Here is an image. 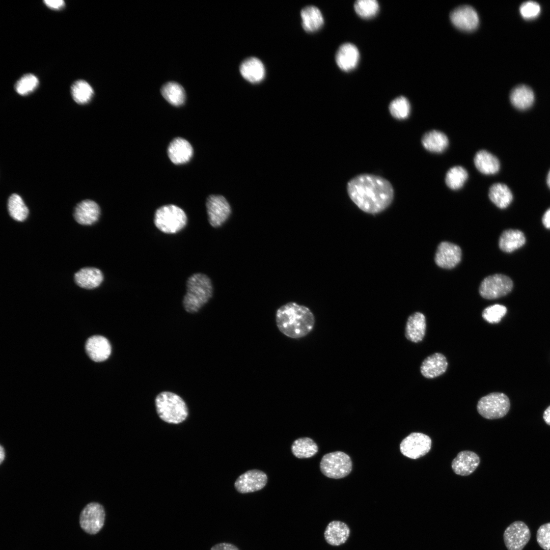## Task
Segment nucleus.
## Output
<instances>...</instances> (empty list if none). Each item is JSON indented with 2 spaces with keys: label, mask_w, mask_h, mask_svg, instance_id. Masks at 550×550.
Returning a JSON list of instances; mask_svg holds the SVG:
<instances>
[{
  "label": "nucleus",
  "mask_w": 550,
  "mask_h": 550,
  "mask_svg": "<svg viewBox=\"0 0 550 550\" xmlns=\"http://www.w3.org/2000/svg\"><path fill=\"white\" fill-rule=\"evenodd\" d=\"M426 328V319L424 314L418 312H415L407 319L405 331V337L413 342H419L425 336Z\"/></svg>",
  "instance_id": "obj_22"
},
{
  "label": "nucleus",
  "mask_w": 550,
  "mask_h": 550,
  "mask_svg": "<svg viewBox=\"0 0 550 550\" xmlns=\"http://www.w3.org/2000/svg\"><path fill=\"white\" fill-rule=\"evenodd\" d=\"M187 216L179 207L169 204L158 208L155 213L154 222L156 227L163 233L175 234L186 225Z\"/></svg>",
  "instance_id": "obj_5"
},
{
  "label": "nucleus",
  "mask_w": 550,
  "mask_h": 550,
  "mask_svg": "<svg viewBox=\"0 0 550 550\" xmlns=\"http://www.w3.org/2000/svg\"><path fill=\"white\" fill-rule=\"evenodd\" d=\"M519 11L521 15L525 18L530 19L536 17L540 12L539 5L534 1H527L522 3Z\"/></svg>",
  "instance_id": "obj_42"
},
{
  "label": "nucleus",
  "mask_w": 550,
  "mask_h": 550,
  "mask_svg": "<svg viewBox=\"0 0 550 550\" xmlns=\"http://www.w3.org/2000/svg\"><path fill=\"white\" fill-rule=\"evenodd\" d=\"M513 283L508 277L496 274L485 278L480 284L479 293L486 299H492L504 296L512 290Z\"/></svg>",
  "instance_id": "obj_8"
},
{
  "label": "nucleus",
  "mask_w": 550,
  "mask_h": 550,
  "mask_svg": "<svg viewBox=\"0 0 550 550\" xmlns=\"http://www.w3.org/2000/svg\"><path fill=\"white\" fill-rule=\"evenodd\" d=\"M506 312V307L495 304L486 308L482 312V316L488 323L494 324L500 322Z\"/></svg>",
  "instance_id": "obj_40"
},
{
  "label": "nucleus",
  "mask_w": 550,
  "mask_h": 550,
  "mask_svg": "<svg viewBox=\"0 0 550 550\" xmlns=\"http://www.w3.org/2000/svg\"><path fill=\"white\" fill-rule=\"evenodd\" d=\"M510 99L511 103L516 108L526 109L533 103L534 94L529 87L521 85L515 87L512 90Z\"/></svg>",
  "instance_id": "obj_29"
},
{
  "label": "nucleus",
  "mask_w": 550,
  "mask_h": 550,
  "mask_svg": "<svg viewBox=\"0 0 550 550\" xmlns=\"http://www.w3.org/2000/svg\"><path fill=\"white\" fill-rule=\"evenodd\" d=\"M468 177L466 170L462 167L455 166L447 172L445 182L451 189L456 190L462 187Z\"/></svg>",
  "instance_id": "obj_36"
},
{
  "label": "nucleus",
  "mask_w": 550,
  "mask_h": 550,
  "mask_svg": "<svg viewBox=\"0 0 550 550\" xmlns=\"http://www.w3.org/2000/svg\"><path fill=\"white\" fill-rule=\"evenodd\" d=\"M303 29L308 32H315L323 24L324 19L320 10L314 6L304 8L300 12Z\"/></svg>",
  "instance_id": "obj_26"
},
{
  "label": "nucleus",
  "mask_w": 550,
  "mask_h": 550,
  "mask_svg": "<svg viewBox=\"0 0 550 550\" xmlns=\"http://www.w3.org/2000/svg\"><path fill=\"white\" fill-rule=\"evenodd\" d=\"M38 78L33 74L27 73L22 76L15 85L16 92L19 95L25 96L33 92L38 87Z\"/></svg>",
  "instance_id": "obj_37"
},
{
  "label": "nucleus",
  "mask_w": 550,
  "mask_h": 550,
  "mask_svg": "<svg viewBox=\"0 0 550 550\" xmlns=\"http://www.w3.org/2000/svg\"><path fill=\"white\" fill-rule=\"evenodd\" d=\"M430 437L423 433L412 432L400 443V450L405 456L416 459L424 456L431 449Z\"/></svg>",
  "instance_id": "obj_9"
},
{
  "label": "nucleus",
  "mask_w": 550,
  "mask_h": 550,
  "mask_svg": "<svg viewBox=\"0 0 550 550\" xmlns=\"http://www.w3.org/2000/svg\"><path fill=\"white\" fill-rule=\"evenodd\" d=\"M536 540L542 549L550 550V522L539 527L537 531Z\"/></svg>",
  "instance_id": "obj_41"
},
{
  "label": "nucleus",
  "mask_w": 550,
  "mask_h": 550,
  "mask_svg": "<svg viewBox=\"0 0 550 550\" xmlns=\"http://www.w3.org/2000/svg\"><path fill=\"white\" fill-rule=\"evenodd\" d=\"M391 115L396 119H404L408 117L410 106L408 100L404 96L394 99L389 105Z\"/></svg>",
  "instance_id": "obj_38"
},
{
  "label": "nucleus",
  "mask_w": 550,
  "mask_h": 550,
  "mask_svg": "<svg viewBox=\"0 0 550 550\" xmlns=\"http://www.w3.org/2000/svg\"><path fill=\"white\" fill-rule=\"evenodd\" d=\"M542 220L544 227L550 229V208L544 213Z\"/></svg>",
  "instance_id": "obj_45"
},
{
  "label": "nucleus",
  "mask_w": 550,
  "mask_h": 550,
  "mask_svg": "<svg viewBox=\"0 0 550 550\" xmlns=\"http://www.w3.org/2000/svg\"><path fill=\"white\" fill-rule=\"evenodd\" d=\"M543 418L545 423L550 426V405L545 410Z\"/></svg>",
  "instance_id": "obj_46"
},
{
  "label": "nucleus",
  "mask_w": 550,
  "mask_h": 550,
  "mask_svg": "<svg viewBox=\"0 0 550 550\" xmlns=\"http://www.w3.org/2000/svg\"><path fill=\"white\" fill-rule=\"evenodd\" d=\"M85 348L90 359L96 362L106 360L111 353V346L108 340L102 336L90 337L86 342Z\"/></svg>",
  "instance_id": "obj_18"
},
{
  "label": "nucleus",
  "mask_w": 550,
  "mask_h": 550,
  "mask_svg": "<svg viewBox=\"0 0 550 550\" xmlns=\"http://www.w3.org/2000/svg\"><path fill=\"white\" fill-rule=\"evenodd\" d=\"M547 184L548 187L550 188V170L547 174Z\"/></svg>",
  "instance_id": "obj_48"
},
{
  "label": "nucleus",
  "mask_w": 550,
  "mask_h": 550,
  "mask_svg": "<svg viewBox=\"0 0 550 550\" xmlns=\"http://www.w3.org/2000/svg\"><path fill=\"white\" fill-rule=\"evenodd\" d=\"M103 276L101 271L95 267H85L74 274V281L79 287L91 289L97 288L102 282Z\"/></svg>",
  "instance_id": "obj_24"
},
{
  "label": "nucleus",
  "mask_w": 550,
  "mask_h": 550,
  "mask_svg": "<svg viewBox=\"0 0 550 550\" xmlns=\"http://www.w3.org/2000/svg\"><path fill=\"white\" fill-rule=\"evenodd\" d=\"M510 400L503 393L493 392L481 398L478 402L477 409L483 418L497 419L504 417L509 410Z\"/></svg>",
  "instance_id": "obj_6"
},
{
  "label": "nucleus",
  "mask_w": 550,
  "mask_h": 550,
  "mask_svg": "<svg viewBox=\"0 0 550 550\" xmlns=\"http://www.w3.org/2000/svg\"><path fill=\"white\" fill-rule=\"evenodd\" d=\"M73 100L78 104H85L93 97L94 92L90 85L82 79L75 81L71 87Z\"/></svg>",
  "instance_id": "obj_34"
},
{
  "label": "nucleus",
  "mask_w": 550,
  "mask_h": 550,
  "mask_svg": "<svg viewBox=\"0 0 550 550\" xmlns=\"http://www.w3.org/2000/svg\"><path fill=\"white\" fill-rule=\"evenodd\" d=\"M293 454L298 458H307L315 455L318 452V446L309 437H301L296 439L291 446Z\"/></svg>",
  "instance_id": "obj_33"
},
{
  "label": "nucleus",
  "mask_w": 550,
  "mask_h": 550,
  "mask_svg": "<svg viewBox=\"0 0 550 550\" xmlns=\"http://www.w3.org/2000/svg\"><path fill=\"white\" fill-rule=\"evenodd\" d=\"M350 457L345 453L336 451L324 455L321 459L320 468L325 476L340 479L348 475L352 470Z\"/></svg>",
  "instance_id": "obj_7"
},
{
  "label": "nucleus",
  "mask_w": 550,
  "mask_h": 550,
  "mask_svg": "<svg viewBox=\"0 0 550 550\" xmlns=\"http://www.w3.org/2000/svg\"><path fill=\"white\" fill-rule=\"evenodd\" d=\"M450 18L456 28L465 31L474 30L479 22L477 12L468 5L461 6L454 9L450 13Z\"/></svg>",
  "instance_id": "obj_14"
},
{
  "label": "nucleus",
  "mask_w": 550,
  "mask_h": 550,
  "mask_svg": "<svg viewBox=\"0 0 550 550\" xmlns=\"http://www.w3.org/2000/svg\"><path fill=\"white\" fill-rule=\"evenodd\" d=\"M212 293V284L207 275L192 274L186 282V292L183 300L184 309L190 313L197 312L208 302Z\"/></svg>",
  "instance_id": "obj_3"
},
{
  "label": "nucleus",
  "mask_w": 550,
  "mask_h": 550,
  "mask_svg": "<svg viewBox=\"0 0 550 550\" xmlns=\"http://www.w3.org/2000/svg\"><path fill=\"white\" fill-rule=\"evenodd\" d=\"M422 144L430 152L441 153L447 148L449 141L444 133L432 130L424 134L422 139Z\"/></svg>",
  "instance_id": "obj_30"
},
{
  "label": "nucleus",
  "mask_w": 550,
  "mask_h": 550,
  "mask_svg": "<svg viewBox=\"0 0 550 550\" xmlns=\"http://www.w3.org/2000/svg\"><path fill=\"white\" fill-rule=\"evenodd\" d=\"M44 3L48 8L54 10L61 9L65 5V2L62 0H45Z\"/></svg>",
  "instance_id": "obj_43"
},
{
  "label": "nucleus",
  "mask_w": 550,
  "mask_h": 550,
  "mask_svg": "<svg viewBox=\"0 0 550 550\" xmlns=\"http://www.w3.org/2000/svg\"><path fill=\"white\" fill-rule=\"evenodd\" d=\"M446 358L441 353H434L427 356L420 367L422 375L427 378H434L444 374L447 368Z\"/></svg>",
  "instance_id": "obj_20"
},
{
  "label": "nucleus",
  "mask_w": 550,
  "mask_h": 550,
  "mask_svg": "<svg viewBox=\"0 0 550 550\" xmlns=\"http://www.w3.org/2000/svg\"><path fill=\"white\" fill-rule=\"evenodd\" d=\"M276 322L281 333L291 339L307 336L314 328L315 318L307 307L294 302L281 306L276 311Z\"/></svg>",
  "instance_id": "obj_2"
},
{
  "label": "nucleus",
  "mask_w": 550,
  "mask_h": 550,
  "mask_svg": "<svg viewBox=\"0 0 550 550\" xmlns=\"http://www.w3.org/2000/svg\"><path fill=\"white\" fill-rule=\"evenodd\" d=\"M168 154L173 163L183 164L190 159L193 154V149L187 141L181 138H177L169 144Z\"/></svg>",
  "instance_id": "obj_21"
},
{
  "label": "nucleus",
  "mask_w": 550,
  "mask_h": 550,
  "mask_svg": "<svg viewBox=\"0 0 550 550\" xmlns=\"http://www.w3.org/2000/svg\"><path fill=\"white\" fill-rule=\"evenodd\" d=\"M347 189L353 202L362 211L370 214L386 209L394 197L393 187L387 180L371 174L354 177L348 182Z\"/></svg>",
  "instance_id": "obj_1"
},
{
  "label": "nucleus",
  "mask_w": 550,
  "mask_h": 550,
  "mask_svg": "<svg viewBox=\"0 0 550 550\" xmlns=\"http://www.w3.org/2000/svg\"><path fill=\"white\" fill-rule=\"evenodd\" d=\"M349 535L350 529L348 526L342 521L337 520L329 522L324 533L326 542L334 546L340 545L345 543Z\"/></svg>",
  "instance_id": "obj_25"
},
{
  "label": "nucleus",
  "mask_w": 550,
  "mask_h": 550,
  "mask_svg": "<svg viewBox=\"0 0 550 550\" xmlns=\"http://www.w3.org/2000/svg\"><path fill=\"white\" fill-rule=\"evenodd\" d=\"M525 241V235L521 231L509 229L504 231L501 234L499 245L503 252L510 253L522 246Z\"/></svg>",
  "instance_id": "obj_28"
},
{
  "label": "nucleus",
  "mask_w": 550,
  "mask_h": 550,
  "mask_svg": "<svg viewBox=\"0 0 550 550\" xmlns=\"http://www.w3.org/2000/svg\"><path fill=\"white\" fill-rule=\"evenodd\" d=\"M161 93L164 99L174 106L182 105L185 100V93L183 87L175 82H169L161 89Z\"/></svg>",
  "instance_id": "obj_32"
},
{
  "label": "nucleus",
  "mask_w": 550,
  "mask_h": 550,
  "mask_svg": "<svg viewBox=\"0 0 550 550\" xmlns=\"http://www.w3.org/2000/svg\"><path fill=\"white\" fill-rule=\"evenodd\" d=\"M474 164L477 169L485 175L496 174L500 169L498 159L490 152L482 150L477 152L474 157Z\"/></svg>",
  "instance_id": "obj_27"
},
{
  "label": "nucleus",
  "mask_w": 550,
  "mask_h": 550,
  "mask_svg": "<svg viewBox=\"0 0 550 550\" xmlns=\"http://www.w3.org/2000/svg\"><path fill=\"white\" fill-rule=\"evenodd\" d=\"M360 58V53L355 45L350 43L342 44L336 54V62L340 69L344 71H349L357 66Z\"/></svg>",
  "instance_id": "obj_19"
},
{
  "label": "nucleus",
  "mask_w": 550,
  "mask_h": 550,
  "mask_svg": "<svg viewBox=\"0 0 550 550\" xmlns=\"http://www.w3.org/2000/svg\"><path fill=\"white\" fill-rule=\"evenodd\" d=\"M5 458V451L3 446H1L0 448V462L2 463Z\"/></svg>",
  "instance_id": "obj_47"
},
{
  "label": "nucleus",
  "mask_w": 550,
  "mask_h": 550,
  "mask_svg": "<svg viewBox=\"0 0 550 550\" xmlns=\"http://www.w3.org/2000/svg\"><path fill=\"white\" fill-rule=\"evenodd\" d=\"M267 482L266 474L258 470L248 471L241 475L236 480L234 486L240 493L255 492L262 489Z\"/></svg>",
  "instance_id": "obj_13"
},
{
  "label": "nucleus",
  "mask_w": 550,
  "mask_h": 550,
  "mask_svg": "<svg viewBox=\"0 0 550 550\" xmlns=\"http://www.w3.org/2000/svg\"><path fill=\"white\" fill-rule=\"evenodd\" d=\"M488 196L491 202L500 208H506L513 199L512 193L508 187L500 183H495L490 186Z\"/></svg>",
  "instance_id": "obj_31"
},
{
  "label": "nucleus",
  "mask_w": 550,
  "mask_h": 550,
  "mask_svg": "<svg viewBox=\"0 0 550 550\" xmlns=\"http://www.w3.org/2000/svg\"><path fill=\"white\" fill-rule=\"evenodd\" d=\"M480 463V458L475 452L462 451L452 460L451 467L457 475L466 476L473 473Z\"/></svg>",
  "instance_id": "obj_16"
},
{
  "label": "nucleus",
  "mask_w": 550,
  "mask_h": 550,
  "mask_svg": "<svg viewBox=\"0 0 550 550\" xmlns=\"http://www.w3.org/2000/svg\"><path fill=\"white\" fill-rule=\"evenodd\" d=\"M354 8L361 17L370 18L378 13L379 4L375 0H358L354 3Z\"/></svg>",
  "instance_id": "obj_39"
},
{
  "label": "nucleus",
  "mask_w": 550,
  "mask_h": 550,
  "mask_svg": "<svg viewBox=\"0 0 550 550\" xmlns=\"http://www.w3.org/2000/svg\"><path fill=\"white\" fill-rule=\"evenodd\" d=\"M8 209L10 216L19 222L24 221L29 214L28 207L21 197L16 194H13L9 197Z\"/></svg>",
  "instance_id": "obj_35"
},
{
  "label": "nucleus",
  "mask_w": 550,
  "mask_h": 550,
  "mask_svg": "<svg viewBox=\"0 0 550 550\" xmlns=\"http://www.w3.org/2000/svg\"><path fill=\"white\" fill-rule=\"evenodd\" d=\"M242 76L251 83H258L263 80L265 70L262 62L258 58L251 57L243 61L240 66Z\"/></svg>",
  "instance_id": "obj_23"
},
{
  "label": "nucleus",
  "mask_w": 550,
  "mask_h": 550,
  "mask_svg": "<svg viewBox=\"0 0 550 550\" xmlns=\"http://www.w3.org/2000/svg\"><path fill=\"white\" fill-rule=\"evenodd\" d=\"M206 207L208 222L214 228L223 225L231 213L229 203L222 195H210L207 199Z\"/></svg>",
  "instance_id": "obj_11"
},
{
  "label": "nucleus",
  "mask_w": 550,
  "mask_h": 550,
  "mask_svg": "<svg viewBox=\"0 0 550 550\" xmlns=\"http://www.w3.org/2000/svg\"><path fill=\"white\" fill-rule=\"evenodd\" d=\"M210 550H239L235 545L229 543H220L213 546Z\"/></svg>",
  "instance_id": "obj_44"
},
{
  "label": "nucleus",
  "mask_w": 550,
  "mask_h": 550,
  "mask_svg": "<svg viewBox=\"0 0 550 550\" xmlns=\"http://www.w3.org/2000/svg\"><path fill=\"white\" fill-rule=\"evenodd\" d=\"M531 537L530 530L522 521H515L505 529L503 539L508 550H522Z\"/></svg>",
  "instance_id": "obj_12"
},
{
  "label": "nucleus",
  "mask_w": 550,
  "mask_h": 550,
  "mask_svg": "<svg viewBox=\"0 0 550 550\" xmlns=\"http://www.w3.org/2000/svg\"><path fill=\"white\" fill-rule=\"evenodd\" d=\"M105 517L103 507L97 502L88 504L82 510L79 516L81 529L90 534H95L103 527Z\"/></svg>",
  "instance_id": "obj_10"
},
{
  "label": "nucleus",
  "mask_w": 550,
  "mask_h": 550,
  "mask_svg": "<svg viewBox=\"0 0 550 550\" xmlns=\"http://www.w3.org/2000/svg\"><path fill=\"white\" fill-rule=\"evenodd\" d=\"M461 251L454 243L443 241L437 246L435 255V262L440 267L451 269L460 261Z\"/></svg>",
  "instance_id": "obj_15"
},
{
  "label": "nucleus",
  "mask_w": 550,
  "mask_h": 550,
  "mask_svg": "<svg viewBox=\"0 0 550 550\" xmlns=\"http://www.w3.org/2000/svg\"><path fill=\"white\" fill-rule=\"evenodd\" d=\"M155 404L159 418L169 424H177L186 420L187 406L179 395L170 392H162L156 397Z\"/></svg>",
  "instance_id": "obj_4"
},
{
  "label": "nucleus",
  "mask_w": 550,
  "mask_h": 550,
  "mask_svg": "<svg viewBox=\"0 0 550 550\" xmlns=\"http://www.w3.org/2000/svg\"><path fill=\"white\" fill-rule=\"evenodd\" d=\"M99 205L91 200H85L75 207L73 216L75 221L82 225H91L96 223L100 216Z\"/></svg>",
  "instance_id": "obj_17"
}]
</instances>
